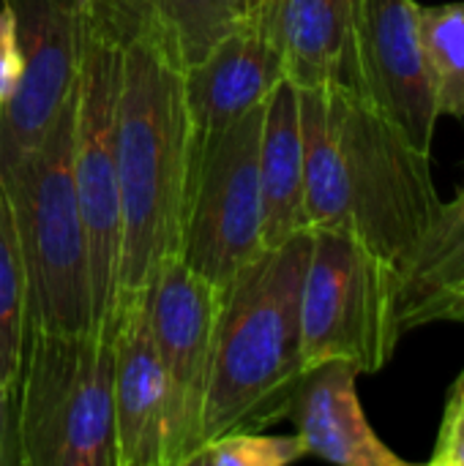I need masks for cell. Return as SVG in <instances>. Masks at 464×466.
<instances>
[{
  "label": "cell",
  "instance_id": "cell-10",
  "mask_svg": "<svg viewBox=\"0 0 464 466\" xmlns=\"http://www.w3.org/2000/svg\"><path fill=\"white\" fill-rule=\"evenodd\" d=\"M14 11L22 71L0 109V183L41 145L74 96L82 0H5Z\"/></svg>",
  "mask_w": 464,
  "mask_h": 466
},
{
  "label": "cell",
  "instance_id": "cell-14",
  "mask_svg": "<svg viewBox=\"0 0 464 466\" xmlns=\"http://www.w3.org/2000/svg\"><path fill=\"white\" fill-rule=\"evenodd\" d=\"M361 371L345 360L312 366L293 399L290 420L306 456L339 466H405L375 434L358 399Z\"/></svg>",
  "mask_w": 464,
  "mask_h": 466
},
{
  "label": "cell",
  "instance_id": "cell-3",
  "mask_svg": "<svg viewBox=\"0 0 464 466\" xmlns=\"http://www.w3.org/2000/svg\"><path fill=\"white\" fill-rule=\"evenodd\" d=\"M312 232L265 248L222 292L213 360L202 407V445L265 431L290 418L306 374L301 352V287Z\"/></svg>",
  "mask_w": 464,
  "mask_h": 466
},
{
  "label": "cell",
  "instance_id": "cell-24",
  "mask_svg": "<svg viewBox=\"0 0 464 466\" xmlns=\"http://www.w3.org/2000/svg\"><path fill=\"white\" fill-rule=\"evenodd\" d=\"M0 466H22L19 461V442H16V423H5L0 429Z\"/></svg>",
  "mask_w": 464,
  "mask_h": 466
},
{
  "label": "cell",
  "instance_id": "cell-4",
  "mask_svg": "<svg viewBox=\"0 0 464 466\" xmlns=\"http://www.w3.org/2000/svg\"><path fill=\"white\" fill-rule=\"evenodd\" d=\"M22 466H115V322L27 328L14 388Z\"/></svg>",
  "mask_w": 464,
  "mask_h": 466
},
{
  "label": "cell",
  "instance_id": "cell-6",
  "mask_svg": "<svg viewBox=\"0 0 464 466\" xmlns=\"http://www.w3.org/2000/svg\"><path fill=\"white\" fill-rule=\"evenodd\" d=\"M399 270L345 229L312 232L301 287V352L306 371L345 360L380 371L399 339Z\"/></svg>",
  "mask_w": 464,
  "mask_h": 466
},
{
  "label": "cell",
  "instance_id": "cell-2",
  "mask_svg": "<svg viewBox=\"0 0 464 466\" xmlns=\"http://www.w3.org/2000/svg\"><path fill=\"white\" fill-rule=\"evenodd\" d=\"M112 19V16H109ZM120 33L115 164L120 246L112 319L145 295L156 268L178 254L191 172V128L183 68L142 27Z\"/></svg>",
  "mask_w": 464,
  "mask_h": 466
},
{
  "label": "cell",
  "instance_id": "cell-23",
  "mask_svg": "<svg viewBox=\"0 0 464 466\" xmlns=\"http://www.w3.org/2000/svg\"><path fill=\"white\" fill-rule=\"evenodd\" d=\"M19 71H22V55H19L14 11L8 8L5 0H0V109L14 96Z\"/></svg>",
  "mask_w": 464,
  "mask_h": 466
},
{
  "label": "cell",
  "instance_id": "cell-11",
  "mask_svg": "<svg viewBox=\"0 0 464 466\" xmlns=\"http://www.w3.org/2000/svg\"><path fill=\"white\" fill-rule=\"evenodd\" d=\"M418 5L416 0H358V96L377 106L418 150L432 153L440 112L421 44Z\"/></svg>",
  "mask_w": 464,
  "mask_h": 466
},
{
  "label": "cell",
  "instance_id": "cell-21",
  "mask_svg": "<svg viewBox=\"0 0 464 466\" xmlns=\"http://www.w3.org/2000/svg\"><path fill=\"white\" fill-rule=\"evenodd\" d=\"M304 456L306 448L298 434L273 437L265 431H241L205 442L186 466H287Z\"/></svg>",
  "mask_w": 464,
  "mask_h": 466
},
{
  "label": "cell",
  "instance_id": "cell-26",
  "mask_svg": "<svg viewBox=\"0 0 464 466\" xmlns=\"http://www.w3.org/2000/svg\"><path fill=\"white\" fill-rule=\"evenodd\" d=\"M14 420V390L0 393V429Z\"/></svg>",
  "mask_w": 464,
  "mask_h": 466
},
{
  "label": "cell",
  "instance_id": "cell-15",
  "mask_svg": "<svg viewBox=\"0 0 464 466\" xmlns=\"http://www.w3.org/2000/svg\"><path fill=\"white\" fill-rule=\"evenodd\" d=\"M358 0H276L284 71L295 87L336 85L358 93Z\"/></svg>",
  "mask_w": 464,
  "mask_h": 466
},
{
  "label": "cell",
  "instance_id": "cell-1",
  "mask_svg": "<svg viewBox=\"0 0 464 466\" xmlns=\"http://www.w3.org/2000/svg\"><path fill=\"white\" fill-rule=\"evenodd\" d=\"M298 112L306 229H345L402 270L443 205L429 153L347 87H298Z\"/></svg>",
  "mask_w": 464,
  "mask_h": 466
},
{
  "label": "cell",
  "instance_id": "cell-22",
  "mask_svg": "<svg viewBox=\"0 0 464 466\" xmlns=\"http://www.w3.org/2000/svg\"><path fill=\"white\" fill-rule=\"evenodd\" d=\"M432 464L464 466V371L449 393L443 426L438 434V448L432 453Z\"/></svg>",
  "mask_w": 464,
  "mask_h": 466
},
{
  "label": "cell",
  "instance_id": "cell-20",
  "mask_svg": "<svg viewBox=\"0 0 464 466\" xmlns=\"http://www.w3.org/2000/svg\"><path fill=\"white\" fill-rule=\"evenodd\" d=\"M418 25L438 112L464 117V0L418 5Z\"/></svg>",
  "mask_w": 464,
  "mask_h": 466
},
{
  "label": "cell",
  "instance_id": "cell-16",
  "mask_svg": "<svg viewBox=\"0 0 464 466\" xmlns=\"http://www.w3.org/2000/svg\"><path fill=\"white\" fill-rule=\"evenodd\" d=\"M263 186V246L276 248L298 232L304 221V147L298 87L282 79L265 101L260 137Z\"/></svg>",
  "mask_w": 464,
  "mask_h": 466
},
{
  "label": "cell",
  "instance_id": "cell-7",
  "mask_svg": "<svg viewBox=\"0 0 464 466\" xmlns=\"http://www.w3.org/2000/svg\"><path fill=\"white\" fill-rule=\"evenodd\" d=\"M118 82L120 33L96 0H82L79 68L74 85V188L88 238L93 325L112 319L115 303L120 246L115 164Z\"/></svg>",
  "mask_w": 464,
  "mask_h": 466
},
{
  "label": "cell",
  "instance_id": "cell-12",
  "mask_svg": "<svg viewBox=\"0 0 464 466\" xmlns=\"http://www.w3.org/2000/svg\"><path fill=\"white\" fill-rule=\"evenodd\" d=\"M282 79H287V71L276 0H263L197 66L183 71L191 153L230 123L265 104Z\"/></svg>",
  "mask_w": 464,
  "mask_h": 466
},
{
  "label": "cell",
  "instance_id": "cell-17",
  "mask_svg": "<svg viewBox=\"0 0 464 466\" xmlns=\"http://www.w3.org/2000/svg\"><path fill=\"white\" fill-rule=\"evenodd\" d=\"M464 287V188L443 202L416 251L399 270L397 319L407 330L438 322L443 303Z\"/></svg>",
  "mask_w": 464,
  "mask_h": 466
},
{
  "label": "cell",
  "instance_id": "cell-13",
  "mask_svg": "<svg viewBox=\"0 0 464 466\" xmlns=\"http://www.w3.org/2000/svg\"><path fill=\"white\" fill-rule=\"evenodd\" d=\"M167 388L145 295L115 317V466H164Z\"/></svg>",
  "mask_w": 464,
  "mask_h": 466
},
{
  "label": "cell",
  "instance_id": "cell-8",
  "mask_svg": "<svg viewBox=\"0 0 464 466\" xmlns=\"http://www.w3.org/2000/svg\"><path fill=\"white\" fill-rule=\"evenodd\" d=\"M265 104L191 153L178 257L222 292L263 246L260 137Z\"/></svg>",
  "mask_w": 464,
  "mask_h": 466
},
{
  "label": "cell",
  "instance_id": "cell-9",
  "mask_svg": "<svg viewBox=\"0 0 464 466\" xmlns=\"http://www.w3.org/2000/svg\"><path fill=\"white\" fill-rule=\"evenodd\" d=\"M145 306L167 388L164 466H186L202 448V407L222 289L172 254L156 268Z\"/></svg>",
  "mask_w": 464,
  "mask_h": 466
},
{
  "label": "cell",
  "instance_id": "cell-25",
  "mask_svg": "<svg viewBox=\"0 0 464 466\" xmlns=\"http://www.w3.org/2000/svg\"><path fill=\"white\" fill-rule=\"evenodd\" d=\"M438 322H464V287L443 303V309L438 314Z\"/></svg>",
  "mask_w": 464,
  "mask_h": 466
},
{
  "label": "cell",
  "instance_id": "cell-19",
  "mask_svg": "<svg viewBox=\"0 0 464 466\" xmlns=\"http://www.w3.org/2000/svg\"><path fill=\"white\" fill-rule=\"evenodd\" d=\"M27 333V281L8 194L0 183V393L16 388Z\"/></svg>",
  "mask_w": 464,
  "mask_h": 466
},
{
  "label": "cell",
  "instance_id": "cell-18",
  "mask_svg": "<svg viewBox=\"0 0 464 466\" xmlns=\"http://www.w3.org/2000/svg\"><path fill=\"white\" fill-rule=\"evenodd\" d=\"M118 25L156 35L180 68L197 66L263 0H96Z\"/></svg>",
  "mask_w": 464,
  "mask_h": 466
},
{
  "label": "cell",
  "instance_id": "cell-5",
  "mask_svg": "<svg viewBox=\"0 0 464 466\" xmlns=\"http://www.w3.org/2000/svg\"><path fill=\"white\" fill-rule=\"evenodd\" d=\"M25 281L27 328L82 333L93 328L88 238L74 188V96L22 167L3 180Z\"/></svg>",
  "mask_w": 464,
  "mask_h": 466
}]
</instances>
